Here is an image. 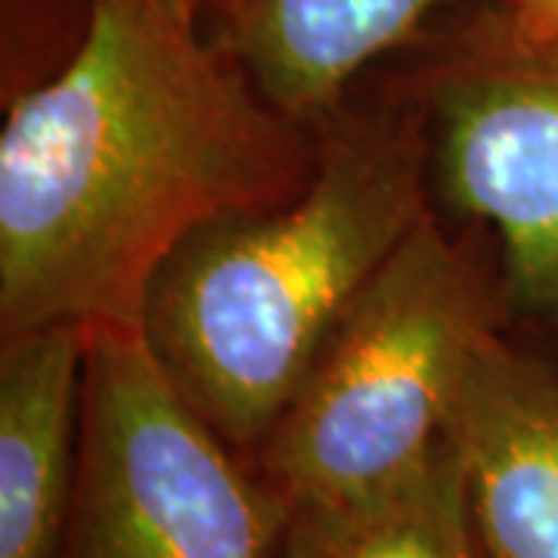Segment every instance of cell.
<instances>
[{"instance_id":"8","label":"cell","mask_w":558,"mask_h":558,"mask_svg":"<svg viewBox=\"0 0 558 558\" xmlns=\"http://www.w3.org/2000/svg\"><path fill=\"white\" fill-rule=\"evenodd\" d=\"M440 0H215L208 28L260 94L301 124L339 112L369 62L407 47Z\"/></svg>"},{"instance_id":"2","label":"cell","mask_w":558,"mask_h":558,"mask_svg":"<svg viewBox=\"0 0 558 558\" xmlns=\"http://www.w3.org/2000/svg\"><path fill=\"white\" fill-rule=\"evenodd\" d=\"M425 112L398 81L319 124L286 205L196 230L153 279L140 332L183 400L248 462L319 348L432 211Z\"/></svg>"},{"instance_id":"11","label":"cell","mask_w":558,"mask_h":558,"mask_svg":"<svg viewBox=\"0 0 558 558\" xmlns=\"http://www.w3.org/2000/svg\"><path fill=\"white\" fill-rule=\"evenodd\" d=\"M199 3H202V10H205V20H208V10L215 7V0H199Z\"/></svg>"},{"instance_id":"3","label":"cell","mask_w":558,"mask_h":558,"mask_svg":"<svg viewBox=\"0 0 558 558\" xmlns=\"http://www.w3.org/2000/svg\"><path fill=\"white\" fill-rule=\"evenodd\" d=\"M499 311L478 240L428 211L319 348L252 465L282 506L407 478L440 447L465 357Z\"/></svg>"},{"instance_id":"1","label":"cell","mask_w":558,"mask_h":558,"mask_svg":"<svg viewBox=\"0 0 558 558\" xmlns=\"http://www.w3.org/2000/svg\"><path fill=\"white\" fill-rule=\"evenodd\" d=\"M317 156L319 128L260 94L199 0H87L75 53L0 131V339L140 329L180 242L295 199Z\"/></svg>"},{"instance_id":"7","label":"cell","mask_w":558,"mask_h":558,"mask_svg":"<svg viewBox=\"0 0 558 558\" xmlns=\"http://www.w3.org/2000/svg\"><path fill=\"white\" fill-rule=\"evenodd\" d=\"M87 348L78 323L0 339V558H60Z\"/></svg>"},{"instance_id":"6","label":"cell","mask_w":558,"mask_h":558,"mask_svg":"<svg viewBox=\"0 0 558 558\" xmlns=\"http://www.w3.org/2000/svg\"><path fill=\"white\" fill-rule=\"evenodd\" d=\"M450 440L484 558H558V373L487 329L450 400Z\"/></svg>"},{"instance_id":"5","label":"cell","mask_w":558,"mask_h":558,"mask_svg":"<svg viewBox=\"0 0 558 558\" xmlns=\"http://www.w3.org/2000/svg\"><path fill=\"white\" fill-rule=\"evenodd\" d=\"M425 32L398 84L425 112L432 183L497 233L502 311L558 323V47L497 0Z\"/></svg>"},{"instance_id":"4","label":"cell","mask_w":558,"mask_h":558,"mask_svg":"<svg viewBox=\"0 0 558 558\" xmlns=\"http://www.w3.org/2000/svg\"><path fill=\"white\" fill-rule=\"evenodd\" d=\"M286 506L183 400L140 329L97 326L60 558H279Z\"/></svg>"},{"instance_id":"10","label":"cell","mask_w":558,"mask_h":558,"mask_svg":"<svg viewBox=\"0 0 558 558\" xmlns=\"http://www.w3.org/2000/svg\"><path fill=\"white\" fill-rule=\"evenodd\" d=\"M506 16L531 38L558 47V0H497Z\"/></svg>"},{"instance_id":"9","label":"cell","mask_w":558,"mask_h":558,"mask_svg":"<svg viewBox=\"0 0 558 558\" xmlns=\"http://www.w3.org/2000/svg\"><path fill=\"white\" fill-rule=\"evenodd\" d=\"M279 558H484L450 440L381 490L286 506Z\"/></svg>"}]
</instances>
